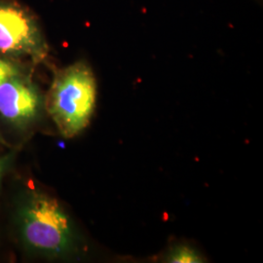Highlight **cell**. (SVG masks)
Instances as JSON below:
<instances>
[{
  "mask_svg": "<svg viewBox=\"0 0 263 263\" xmlns=\"http://www.w3.org/2000/svg\"><path fill=\"white\" fill-rule=\"evenodd\" d=\"M97 104V81L85 62L58 70L46 100V107L61 135L70 139L89 125Z\"/></svg>",
  "mask_w": 263,
  "mask_h": 263,
  "instance_id": "obj_1",
  "label": "cell"
},
{
  "mask_svg": "<svg viewBox=\"0 0 263 263\" xmlns=\"http://www.w3.org/2000/svg\"><path fill=\"white\" fill-rule=\"evenodd\" d=\"M23 236L34 251L62 256L72 251L76 235L70 218L55 198L35 194L23 214Z\"/></svg>",
  "mask_w": 263,
  "mask_h": 263,
  "instance_id": "obj_2",
  "label": "cell"
},
{
  "mask_svg": "<svg viewBox=\"0 0 263 263\" xmlns=\"http://www.w3.org/2000/svg\"><path fill=\"white\" fill-rule=\"evenodd\" d=\"M48 50L33 12L17 0H0V56L40 62L47 57Z\"/></svg>",
  "mask_w": 263,
  "mask_h": 263,
  "instance_id": "obj_3",
  "label": "cell"
},
{
  "mask_svg": "<svg viewBox=\"0 0 263 263\" xmlns=\"http://www.w3.org/2000/svg\"><path fill=\"white\" fill-rule=\"evenodd\" d=\"M42 97L37 86L21 72L0 85V115L14 124L30 122L37 116Z\"/></svg>",
  "mask_w": 263,
  "mask_h": 263,
  "instance_id": "obj_4",
  "label": "cell"
},
{
  "mask_svg": "<svg viewBox=\"0 0 263 263\" xmlns=\"http://www.w3.org/2000/svg\"><path fill=\"white\" fill-rule=\"evenodd\" d=\"M164 261L169 263H202L204 262V259L193 248L187 245H177L174 246L166 254Z\"/></svg>",
  "mask_w": 263,
  "mask_h": 263,
  "instance_id": "obj_5",
  "label": "cell"
},
{
  "mask_svg": "<svg viewBox=\"0 0 263 263\" xmlns=\"http://www.w3.org/2000/svg\"><path fill=\"white\" fill-rule=\"evenodd\" d=\"M21 72H23L22 68L13 61V59L0 56V85L11 76L19 74Z\"/></svg>",
  "mask_w": 263,
  "mask_h": 263,
  "instance_id": "obj_6",
  "label": "cell"
},
{
  "mask_svg": "<svg viewBox=\"0 0 263 263\" xmlns=\"http://www.w3.org/2000/svg\"><path fill=\"white\" fill-rule=\"evenodd\" d=\"M2 170H3V163L0 160V177H1V174H2Z\"/></svg>",
  "mask_w": 263,
  "mask_h": 263,
  "instance_id": "obj_7",
  "label": "cell"
}]
</instances>
